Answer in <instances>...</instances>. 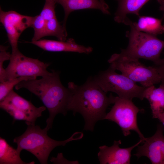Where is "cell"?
I'll use <instances>...</instances> for the list:
<instances>
[{
  "label": "cell",
  "mask_w": 164,
  "mask_h": 164,
  "mask_svg": "<svg viewBox=\"0 0 164 164\" xmlns=\"http://www.w3.org/2000/svg\"><path fill=\"white\" fill-rule=\"evenodd\" d=\"M68 85L71 92L68 111H72L74 115L77 113L80 114L84 121V130L93 131L96 123L104 119L107 108L114 104L115 96L112 94L108 96L93 77H89L81 85L72 82Z\"/></svg>",
  "instance_id": "6da1fadb"
},
{
  "label": "cell",
  "mask_w": 164,
  "mask_h": 164,
  "mask_svg": "<svg viewBox=\"0 0 164 164\" xmlns=\"http://www.w3.org/2000/svg\"><path fill=\"white\" fill-rule=\"evenodd\" d=\"M15 87L16 90L27 89L41 100L49 113L46 121V127L48 130L52 128L56 115L67 114L71 92L61 83L59 72L53 71L50 75L39 79L23 80Z\"/></svg>",
  "instance_id": "7a4b0ae2"
},
{
  "label": "cell",
  "mask_w": 164,
  "mask_h": 164,
  "mask_svg": "<svg viewBox=\"0 0 164 164\" xmlns=\"http://www.w3.org/2000/svg\"><path fill=\"white\" fill-rule=\"evenodd\" d=\"M48 130L45 127L41 129L35 125H27L25 132L21 135L13 139L17 144V150L19 152L25 150L34 155L41 164L48 163V159L53 150L56 147L65 146L73 140L81 139L82 132H75L68 138L62 141L53 139L47 135Z\"/></svg>",
  "instance_id": "3957f363"
},
{
  "label": "cell",
  "mask_w": 164,
  "mask_h": 164,
  "mask_svg": "<svg viewBox=\"0 0 164 164\" xmlns=\"http://www.w3.org/2000/svg\"><path fill=\"white\" fill-rule=\"evenodd\" d=\"M129 26L130 29L126 33L128 39V46L126 49H121L119 54L128 58L149 60L154 63L158 62L164 49V41L156 36L138 31L131 25Z\"/></svg>",
  "instance_id": "277c9868"
},
{
  "label": "cell",
  "mask_w": 164,
  "mask_h": 164,
  "mask_svg": "<svg viewBox=\"0 0 164 164\" xmlns=\"http://www.w3.org/2000/svg\"><path fill=\"white\" fill-rule=\"evenodd\" d=\"M95 82L105 92H112L119 97L132 99L137 98L142 100L147 87L138 85L123 74L115 72L109 66L106 70L101 71L93 77Z\"/></svg>",
  "instance_id": "5b68a950"
},
{
  "label": "cell",
  "mask_w": 164,
  "mask_h": 164,
  "mask_svg": "<svg viewBox=\"0 0 164 164\" xmlns=\"http://www.w3.org/2000/svg\"><path fill=\"white\" fill-rule=\"evenodd\" d=\"M139 59L128 58L119 53L112 55L108 60L110 67L121 71L122 74L135 82L148 87L161 82V79L156 69L152 66L147 67Z\"/></svg>",
  "instance_id": "8992f818"
},
{
  "label": "cell",
  "mask_w": 164,
  "mask_h": 164,
  "mask_svg": "<svg viewBox=\"0 0 164 164\" xmlns=\"http://www.w3.org/2000/svg\"><path fill=\"white\" fill-rule=\"evenodd\" d=\"M114 104L104 119L117 123L125 136L130 134L131 131H135L143 142L145 138L140 130L137 122L138 113L142 110L135 105L132 100L118 96L115 97Z\"/></svg>",
  "instance_id": "52a82bcc"
},
{
  "label": "cell",
  "mask_w": 164,
  "mask_h": 164,
  "mask_svg": "<svg viewBox=\"0 0 164 164\" xmlns=\"http://www.w3.org/2000/svg\"><path fill=\"white\" fill-rule=\"evenodd\" d=\"M0 107L13 119L24 120L27 125H35L37 118L46 110L45 106L37 107L12 90L0 101Z\"/></svg>",
  "instance_id": "ba28073f"
},
{
  "label": "cell",
  "mask_w": 164,
  "mask_h": 164,
  "mask_svg": "<svg viewBox=\"0 0 164 164\" xmlns=\"http://www.w3.org/2000/svg\"><path fill=\"white\" fill-rule=\"evenodd\" d=\"M10 60L5 69L7 80L21 77H43L52 73L47 70L49 64L27 57L18 49L12 51Z\"/></svg>",
  "instance_id": "9c48e42d"
},
{
  "label": "cell",
  "mask_w": 164,
  "mask_h": 164,
  "mask_svg": "<svg viewBox=\"0 0 164 164\" xmlns=\"http://www.w3.org/2000/svg\"><path fill=\"white\" fill-rule=\"evenodd\" d=\"M33 16L21 14L13 10L3 11L0 7V21L7 32L12 51L18 49V43L22 32L31 27Z\"/></svg>",
  "instance_id": "30bf717a"
},
{
  "label": "cell",
  "mask_w": 164,
  "mask_h": 164,
  "mask_svg": "<svg viewBox=\"0 0 164 164\" xmlns=\"http://www.w3.org/2000/svg\"><path fill=\"white\" fill-rule=\"evenodd\" d=\"M143 145L138 146L134 155L139 158L142 156L148 158L153 164H164V136L162 126L159 125L155 134L145 138Z\"/></svg>",
  "instance_id": "8fae6325"
},
{
  "label": "cell",
  "mask_w": 164,
  "mask_h": 164,
  "mask_svg": "<svg viewBox=\"0 0 164 164\" xmlns=\"http://www.w3.org/2000/svg\"><path fill=\"white\" fill-rule=\"evenodd\" d=\"M142 142L141 140L131 147L125 148L120 147L121 143L120 140H114L112 145H105L99 147L97 156L101 164H129L130 163L131 152L136 147Z\"/></svg>",
  "instance_id": "7c38bea8"
},
{
  "label": "cell",
  "mask_w": 164,
  "mask_h": 164,
  "mask_svg": "<svg viewBox=\"0 0 164 164\" xmlns=\"http://www.w3.org/2000/svg\"><path fill=\"white\" fill-rule=\"evenodd\" d=\"M31 43L44 50L51 52H74L89 54L93 50L91 47L78 44L72 38L65 41L40 39Z\"/></svg>",
  "instance_id": "4fadbf2b"
},
{
  "label": "cell",
  "mask_w": 164,
  "mask_h": 164,
  "mask_svg": "<svg viewBox=\"0 0 164 164\" xmlns=\"http://www.w3.org/2000/svg\"><path fill=\"white\" fill-rule=\"evenodd\" d=\"M60 4L64 12V17L63 25L65 28L68 17L72 12L85 9H96L100 10L103 13L109 14V6L104 0H54Z\"/></svg>",
  "instance_id": "5bb4252c"
},
{
  "label": "cell",
  "mask_w": 164,
  "mask_h": 164,
  "mask_svg": "<svg viewBox=\"0 0 164 164\" xmlns=\"http://www.w3.org/2000/svg\"><path fill=\"white\" fill-rule=\"evenodd\" d=\"M118 3L117 9L114 14V19L117 22L126 25L129 19L127 15L129 14L140 16L139 11L150 0H114Z\"/></svg>",
  "instance_id": "9a60e30c"
},
{
  "label": "cell",
  "mask_w": 164,
  "mask_h": 164,
  "mask_svg": "<svg viewBox=\"0 0 164 164\" xmlns=\"http://www.w3.org/2000/svg\"><path fill=\"white\" fill-rule=\"evenodd\" d=\"M137 22H133L130 20L127 26L131 25L137 30L156 36L164 33V26L162 24V19L154 17L139 16Z\"/></svg>",
  "instance_id": "2e32d148"
},
{
  "label": "cell",
  "mask_w": 164,
  "mask_h": 164,
  "mask_svg": "<svg viewBox=\"0 0 164 164\" xmlns=\"http://www.w3.org/2000/svg\"><path fill=\"white\" fill-rule=\"evenodd\" d=\"M145 98L149 102L152 118H157L159 115L164 111V85L161 84L158 88L154 85L147 87Z\"/></svg>",
  "instance_id": "e0dca14e"
},
{
  "label": "cell",
  "mask_w": 164,
  "mask_h": 164,
  "mask_svg": "<svg viewBox=\"0 0 164 164\" xmlns=\"http://www.w3.org/2000/svg\"><path fill=\"white\" fill-rule=\"evenodd\" d=\"M20 154L10 146L4 138H0V164H34V162H26L20 157Z\"/></svg>",
  "instance_id": "ac0fdd59"
},
{
  "label": "cell",
  "mask_w": 164,
  "mask_h": 164,
  "mask_svg": "<svg viewBox=\"0 0 164 164\" xmlns=\"http://www.w3.org/2000/svg\"><path fill=\"white\" fill-rule=\"evenodd\" d=\"M55 36L60 41H65L67 39L66 28L60 24L56 17L46 21L45 36Z\"/></svg>",
  "instance_id": "d6986e66"
},
{
  "label": "cell",
  "mask_w": 164,
  "mask_h": 164,
  "mask_svg": "<svg viewBox=\"0 0 164 164\" xmlns=\"http://www.w3.org/2000/svg\"><path fill=\"white\" fill-rule=\"evenodd\" d=\"M36 78V77H21L1 82L0 101L3 100L13 90V87L20 82L24 80H34Z\"/></svg>",
  "instance_id": "ffe728a7"
},
{
  "label": "cell",
  "mask_w": 164,
  "mask_h": 164,
  "mask_svg": "<svg viewBox=\"0 0 164 164\" xmlns=\"http://www.w3.org/2000/svg\"><path fill=\"white\" fill-rule=\"evenodd\" d=\"M46 22L39 14L33 16L31 27L34 29V35L32 41H38L46 36Z\"/></svg>",
  "instance_id": "44dd1931"
},
{
  "label": "cell",
  "mask_w": 164,
  "mask_h": 164,
  "mask_svg": "<svg viewBox=\"0 0 164 164\" xmlns=\"http://www.w3.org/2000/svg\"><path fill=\"white\" fill-rule=\"evenodd\" d=\"M54 0H45L43 7L39 15L46 21L56 17Z\"/></svg>",
  "instance_id": "7402d4cb"
},
{
  "label": "cell",
  "mask_w": 164,
  "mask_h": 164,
  "mask_svg": "<svg viewBox=\"0 0 164 164\" xmlns=\"http://www.w3.org/2000/svg\"><path fill=\"white\" fill-rule=\"evenodd\" d=\"M8 47L0 45V82L7 80L5 69L3 66L4 62L10 60L11 54L7 52Z\"/></svg>",
  "instance_id": "603a6c76"
},
{
  "label": "cell",
  "mask_w": 164,
  "mask_h": 164,
  "mask_svg": "<svg viewBox=\"0 0 164 164\" xmlns=\"http://www.w3.org/2000/svg\"><path fill=\"white\" fill-rule=\"evenodd\" d=\"M152 66L156 69L159 74L161 79V84L164 85V57L161 58L158 62L154 63Z\"/></svg>",
  "instance_id": "cb8c5ba5"
},
{
  "label": "cell",
  "mask_w": 164,
  "mask_h": 164,
  "mask_svg": "<svg viewBox=\"0 0 164 164\" xmlns=\"http://www.w3.org/2000/svg\"><path fill=\"white\" fill-rule=\"evenodd\" d=\"M160 5L159 9L164 13V0H157ZM164 26V24L163 25Z\"/></svg>",
  "instance_id": "d4e9b609"
}]
</instances>
